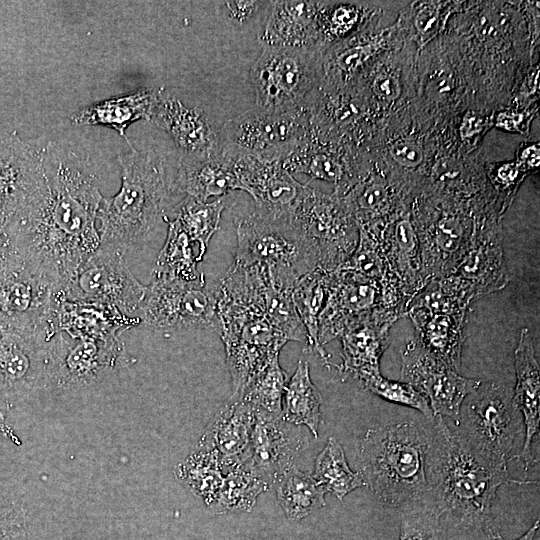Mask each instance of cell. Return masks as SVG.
Here are the masks:
<instances>
[{
	"label": "cell",
	"instance_id": "6da1fadb",
	"mask_svg": "<svg viewBox=\"0 0 540 540\" xmlns=\"http://www.w3.org/2000/svg\"><path fill=\"white\" fill-rule=\"evenodd\" d=\"M45 186L7 230L9 246L57 291L64 293L98 249V212L104 198L88 160L54 142L44 147Z\"/></svg>",
	"mask_w": 540,
	"mask_h": 540
},
{
	"label": "cell",
	"instance_id": "7a4b0ae2",
	"mask_svg": "<svg viewBox=\"0 0 540 540\" xmlns=\"http://www.w3.org/2000/svg\"><path fill=\"white\" fill-rule=\"evenodd\" d=\"M130 150L118 156L121 187L103 198L99 212L100 245L117 250L129 260L142 252L167 223L180 201L172 190V174L164 157L153 151Z\"/></svg>",
	"mask_w": 540,
	"mask_h": 540
},
{
	"label": "cell",
	"instance_id": "3957f363",
	"mask_svg": "<svg viewBox=\"0 0 540 540\" xmlns=\"http://www.w3.org/2000/svg\"><path fill=\"white\" fill-rule=\"evenodd\" d=\"M263 287L264 266L233 262L215 289L217 332L224 343L232 383L230 398L238 399L288 342L267 316Z\"/></svg>",
	"mask_w": 540,
	"mask_h": 540
},
{
	"label": "cell",
	"instance_id": "277c9868",
	"mask_svg": "<svg viewBox=\"0 0 540 540\" xmlns=\"http://www.w3.org/2000/svg\"><path fill=\"white\" fill-rule=\"evenodd\" d=\"M434 432L426 458L428 491L434 510L465 526L489 527L497 489L510 479L507 465L493 462L474 451L443 417L434 418Z\"/></svg>",
	"mask_w": 540,
	"mask_h": 540
},
{
	"label": "cell",
	"instance_id": "5b68a950",
	"mask_svg": "<svg viewBox=\"0 0 540 540\" xmlns=\"http://www.w3.org/2000/svg\"><path fill=\"white\" fill-rule=\"evenodd\" d=\"M430 434L406 421L369 429L360 443L359 473L382 504L399 507L427 494Z\"/></svg>",
	"mask_w": 540,
	"mask_h": 540
},
{
	"label": "cell",
	"instance_id": "8992f818",
	"mask_svg": "<svg viewBox=\"0 0 540 540\" xmlns=\"http://www.w3.org/2000/svg\"><path fill=\"white\" fill-rule=\"evenodd\" d=\"M312 270L332 272L352 255L359 240L358 226L336 195L324 194L305 184L288 225Z\"/></svg>",
	"mask_w": 540,
	"mask_h": 540
},
{
	"label": "cell",
	"instance_id": "52a82bcc",
	"mask_svg": "<svg viewBox=\"0 0 540 540\" xmlns=\"http://www.w3.org/2000/svg\"><path fill=\"white\" fill-rule=\"evenodd\" d=\"M313 60L311 49L263 47L250 70L255 107L276 114L307 112Z\"/></svg>",
	"mask_w": 540,
	"mask_h": 540
},
{
	"label": "cell",
	"instance_id": "ba28073f",
	"mask_svg": "<svg viewBox=\"0 0 540 540\" xmlns=\"http://www.w3.org/2000/svg\"><path fill=\"white\" fill-rule=\"evenodd\" d=\"M140 320L147 327L164 333L218 331L215 290L207 287L203 273L192 281L153 276L146 286Z\"/></svg>",
	"mask_w": 540,
	"mask_h": 540
},
{
	"label": "cell",
	"instance_id": "9c48e42d",
	"mask_svg": "<svg viewBox=\"0 0 540 540\" xmlns=\"http://www.w3.org/2000/svg\"><path fill=\"white\" fill-rule=\"evenodd\" d=\"M44 330L0 315V409L9 410L47 386L48 344Z\"/></svg>",
	"mask_w": 540,
	"mask_h": 540
},
{
	"label": "cell",
	"instance_id": "30bf717a",
	"mask_svg": "<svg viewBox=\"0 0 540 540\" xmlns=\"http://www.w3.org/2000/svg\"><path fill=\"white\" fill-rule=\"evenodd\" d=\"M467 397L462 431L458 432L481 456L507 465L522 422L513 393L505 386L481 382Z\"/></svg>",
	"mask_w": 540,
	"mask_h": 540
},
{
	"label": "cell",
	"instance_id": "8fae6325",
	"mask_svg": "<svg viewBox=\"0 0 540 540\" xmlns=\"http://www.w3.org/2000/svg\"><path fill=\"white\" fill-rule=\"evenodd\" d=\"M65 299L7 243L0 252V315L25 326L58 332L57 311Z\"/></svg>",
	"mask_w": 540,
	"mask_h": 540
},
{
	"label": "cell",
	"instance_id": "7c38bea8",
	"mask_svg": "<svg viewBox=\"0 0 540 540\" xmlns=\"http://www.w3.org/2000/svg\"><path fill=\"white\" fill-rule=\"evenodd\" d=\"M145 295L146 286L123 256L102 246L82 264L64 290L66 300L111 306L139 320Z\"/></svg>",
	"mask_w": 540,
	"mask_h": 540
},
{
	"label": "cell",
	"instance_id": "4fadbf2b",
	"mask_svg": "<svg viewBox=\"0 0 540 540\" xmlns=\"http://www.w3.org/2000/svg\"><path fill=\"white\" fill-rule=\"evenodd\" d=\"M307 133V112L276 114L256 107L227 120L220 129L222 151L279 161Z\"/></svg>",
	"mask_w": 540,
	"mask_h": 540
},
{
	"label": "cell",
	"instance_id": "5bb4252c",
	"mask_svg": "<svg viewBox=\"0 0 540 540\" xmlns=\"http://www.w3.org/2000/svg\"><path fill=\"white\" fill-rule=\"evenodd\" d=\"M47 386L80 389L105 379L125 357L119 337H71L56 332L48 344Z\"/></svg>",
	"mask_w": 540,
	"mask_h": 540
},
{
	"label": "cell",
	"instance_id": "9a60e30c",
	"mask_svg": "<svg viewBox=\"0 0 540 540\" xmlns=\"http://www.w3.org/2000/svg\"><path fill=\"white\" fill-rule=\"evenodd\" d=\"M401 361L400 381L427 398L433 419L450 417L458 424L462 403L482 381L459 375L416 338L405 345Z\"/></svg>",
	"mask_w": 540,
	"mask_h": 540
},
{
	"label": "cell",
	"instance_id": "2e32d148",
	"mask_svg": "<svg viewBox=\"0 0 540 540\" xmlns=\"http://www.w3.org/2000/svg\"><path fill=\"white\" fill-rule=\"evenodd\" d=\"M45 145L0 136V223L8 230L40 197L45 185Z\"/></svg>",
	"mask_w": 540,
	"mask_h": 540
},
{
	"label": "cell",
	"instance_id": "e0dca14e",
	"mask_svg": "<svg viewBox=\"0 0 540 540\" xmlns=\"http://www.w3.org/2000/svg\"><path fill=\"white\" fill-rule=\"evenodd\" d=\"M222 152L233 160L235 172L244 191L254 199V213L288 231L292 211L305 184L296 181L283 167L282 161Z\"/></svg>",
	"mask_w": 540,
	"mask_h": 540
},
{
	"label": "cell",
	"instance_id": "ac0fdd59",
	"mask_svg": "<svg viewBox=\"0 0 540 540\" xmlns=\"http://www.w3.org/2000/svg\"><path fill=\"white\" fill-rule=\"evenodd\" d=\"M378 311L399 319L386 309L382 289L375 281L343 268L328 272L327 296L318 322L320 345L323 347L353 324Z\"/></svg>",
	"mask_w": 540,
	"mask_h": 540
},
{
	"label": "cell",
	"instance_id": "d6986e66",
	"mask_svg": "<svg viewBox=\"0 0 540 540\" xmlns=\"http://www.w3.org/2000/svg\"><path fill=\"white\" fill-rule=\"evenodd\" d=\"M474 223L468 215L447 208L413 221L427 283L453 272L471 241Z\"/></svg>",
	"mask_w": 540,
	"mask_h": 540
},
{
	"label": "cell",
	"instance_id": "ffe728a7",
	"mask_svg": "<svg viewBox=\"0 0 540 540\" xmlns=\"http://www.w3.org/2000/svg\"><path fill=\"white\" fill-rule=\"evenodd\" d=\"M234 263L269 268H291L301 276L312 268L296 238L255 213L236 220Z\"/></svg>",
	"mask_w": 540,
	"mask_h": 540
},
{
	"label": "cell",
	"instance_id": "44dd1931",
	"mask_svg": "<svg viewBox=\"0 0 540 540\" xmlns=\"http://www.w3.org/2000/svg\"><path fill=\"white\" fill-rule=\"evenodd\" d=\"M449 275L465 283L475 300L507 286L510 279L496 222L483 220L474 223L471 241Z\"/></svg>",
	"mask_w": 540,
	"mask_h": 540
},
{
	"label": "cell",
	"instance_id": "7402d4cb",
	"mask_svg": "<svg viewBox=\"0 0 540 540\" xmlns=\"http://www.w3.org/2000/svg\"><path fill=\"white\" fill-rule=\"evenodd\" d=\"M256 410L247 462L272 487L304 447L302 434L281 415Z\"/></svg>",
	"mask_w": 540,
	"mask_h": 540
},
{
	"label": "cell",
	"instance_id": "603a6c76",
	"mask_svg": "<svg viewBox=\"0 0 540 540\" xmlns=\"http://www.w3.org/2000/svg\"><path fill=\"white\" fill-rule=\"evenodd\" d=\"M150 121L173 138L181 157H199L221 153L220 131L196 107L185 106L160 90Z\"/></svg>",
	"mask_w": 540,
	"mask_h": 540
},
{
	"label": "cell",
	"instance_id": "cb8c5ba5",
	"mask_svg": "<svg viewBox=\"0 0 540 540\" xmlns=\"http://www.w3.org/2000/svg\"><path fill=\"white\" fill-rule=\"evenodd\" d=\"M397 319L378 311L347 328L340 336L342 363L337 366L345 379L362 382L380 373V359L389 345V331Z\"/></svg>",
	"mask_w": 540,
	"mask_h": 540
},
{
	"label": "cell",
	"instance_id": "d4e9b609",
	"mask_svg": "<svg viewBox=\"0 0 540 540\" xmlns=\"http://www.w3.org/2000/svg\"><path fill=\"white\" fill-rule=\"evenodd\" d=\"M255 420L253 406L229 398L208 423L199 446L216 452L226 473L247 460Z\"/></svg>",
	"mask_w": 540,
	"mask_h": 540
},
{
	"label": "cell",
	"instance_id": "484cf974",
	"mask_svg": "<svg viewBox=\"0 0 540 540\" xmlns=\"http://www.w3.org/2000/svg\"><path fill=\"white\" fill-rule=\"evenodd\" d=\"M172 190L201 202L211 197L221 198L233 190H242L233 160L221 153L199 157H181L172 173Z\"/></svg>",
	"mask_w": 540,
	"mask_h": 540
},
{
	"label": "cell",
	"instance_id": "4316f807",
	"mask_svg": "<svg viewBox=\"0 0 540 540\" xmlns=\"http://www.w3.org/2000/svg\"><path fill=\"white\" fill-rule=\"evenodd\" d=\"M516 386L513 401L523 416L525 441L516 458L522 460L527 470L536 463L532 454V440L539 433L540 417V370L536 358L533 339L528 328L520 331L515 350Z\"/></svg>",
	"mask_w": 540,
	"mask_h": 540
},
{
	"label": "cell",
	"instance_id": "83f0119b",
	"mask_svg": "<svg viewBox=\"0 0 540 540\" xmlns=\"http://www.w3.org/2000/svg\"><path fill=\"white\" fill-rule=\"evenodd\" d=\"M377 237L410 303L411 299L427 284L422 270L420 245L413 220L407 214L398 215Z\"/></svg>",
	"mask_w": 540,
	"mask_h": 540
},
{
	"label": "cell",
	"instance_id": "f1b7e54d",
	"mask_svg": "<svg viewBox=\"0 0 540 540\" xmlns=\"http://www.w3.org/2000/svg\"><path fill=\"white\" fill-rule=\"evenodd\" d=\"M260 41L263 47L312 49L319 3L272 1Z\"/></svg>",
	"mask_w": 540,
	"mask_h": 540
},
{
	"label": "cell",
	"instance_id": "f546056e",
	"mask_svg": "<svg viewBox=\"0 0 540 540\" xmlns=\"http://www.w3.org/2000/svg\"><path fill=\"white\" fill-rule=\"evenodd\" d=\"M359 230V240L350 258L339 268L352 270L378 283L386 309L398 318L405 317L408 300L393 273L376 235Z\"/></svg>",
	"mask_w": 540,
	"mask_h": 540
},
{
	"label": "cell",
	"instance_id": "4dcf8cb0",
	"mask_svg": "<svg viewBox=\"0 0 540 540\" xmlns=\"http://www.w3.org/2000/svg\"><path fill=\"white\" fill-rule=\"evenodd\" d=\"M417 332L416 339L449 367L456 370L461 364L464 327L467 315L407 309Z\"/></svg>",
	"mask_w": 540,
	"mask_h": 540
},
{
	"label": "cell",
	"instance_id": "1f68e13d",
	"mask_svg": "<svg viewBox=\"0 0 540 540\" xmlns=\"http://www.w3.org/2000/svg\"><path fill=\"white\" fill-rule=\"evenodd\" d=\"M160 89L142 88L134 93L114 97L87 106L71 117L74 125H103L116 130L131 145L126 128L133 122L150 121Z\"/></svg>",
	"mask_w": 540,
	"mask_h": 540
},
{
	"label": "cell",
	"instance_id": "d6a6232c",
	"mask_svg": "<svg viewBox=\"0 0 540 540\" xmlns=\"http://www.w3.org/2000/svg\"><path fill=\"white\" fill-rule=\"evenodd\" d=\"M141 324L118 309L101 304L63 300L57 311V329L71 337H119L120 332Z\"/></svg>",
	"mask_w": 540,
	"mask_h": 540
},
{
	"label": "cell",
	"instance_id": "836d02e7",
	"mask_svg": "<svg viewBox=\"0 0 540 540\" xmlns=\"http://www.w3.org/2000/svg\"><path fill=\"white\" fill-rule=\"evenodd\" d=\"M328 272L320 269L312 270L302 275L297 281L292 299L296 312L305 327L308 337L309 351H315L329 366V356L319 343V315L324 307L327 296Z\"/></svg>",
	"mask_w": 540,
	"mask_h": 540
},
{
	"label": "cell",
	"instance_id": "e575fe53",
	"mask_svg": "<svg viewBox=\"0 0 540 540\" xmlns=\"http://www.w3.org/2000/svg\"><path fill=\"white\" fill-rule=\"evenodd\" d=\"M282 418L293 425H304L318 438L322 397L313 384L307 361L300 359L284 391Z\"/></svg>",
	"mask_w": 540,
	"mask_h": 540
},
{
	"label": "cell",
	"instance_id": "d590c367",
	"mask_svg": "<svg viewBox=\"0 0 540 540\" xmlns=\"http://www.w3.org/2000/svg\"><path fill=\"white\" fill-rule=\"evenodd\" d=\"M165 242L158 252L152 276L192 281L199 277L200 261L194 244L176 219L167 222Z\"/></svg>",
	"mask_w": 540,
	"mask_h": 540
},
{
	"label": "cell",
	"instance_id": "8d00e7d4",
	"mask_svg": "<svg viewBox=\"0 0 540 540\" xmlns=\"http://www.w3.org/2000/svg\"><path fill=\"white\" fill-rule=\"evenodd\" d=\"M270 488V484L244 461L225 473L220 491L209 508L214 513L250 511L258 496Z\"/></svg>",
	"mask_w": 540,
	"mask_h": 540
},
{
	"label": "cell",
	"instance_id": "74e56055",
	"mask_svg": "<svg viewBox=\"0 0 540 540\" xmlns=\"http://www.w3.org/2000/svg\"><path fill=\"white\" fill-rule=\"evenodd\" d=\"M277 497L286 516L299 521L325 505L326 490L314 477L292 466L276 481Z\"/></svg>",
	"mask_w": 540,
	"mask_h": 540
},
{
	"label": "cell",
	"instance_id": "f35d334b",
	"mask_svg": "<svg viewBox=\"0 0 540 540\" xmlns=\"http://www.w3.org/2000/svg\"><path fill=\"white\" fill-rule=\"evenodd\" d=\"M174 472L208 507L215 501L225 476L218 454L203 448L191 453Z\"/></svg>",
	"mask_w": 540,
	"mask_h": 540
},
{
	"label": "cell",
	"instance_id": "ab89813d",
	"mask_svg": "<svg viewBox=\"0 0 540 540\" xmlns=\"http://www.w3.org/2000/svg\"><path fill=\"white\" fill-rule=\"evenodd\" d=\"M225 208L226 203L222 198L201 202L186 196L173 212L171 219H176L191 241L197 245L201 261L207 252L210 239L219 228Z\"/></svg>",
	"mask_w": 540,
	"mask_h": 540
},
{
	"label": "cell",
	"instance_id": "60d3db41",
	"mask_svg": "<svg viewBox=\"0 0 540 540\" xmlns=\"http://www.w3.org/2000/svg\"><path fill=\"white\" fill-rule=\"evenodd\" d=\"M293 289V286L273 279L264 266L263 296L268 318L288 341L301 342L306 348L307 332L293 303Z\"/></svg>",
	"mask_w": 540,
	"mask_h": 540
},
{
	"label": "cell",
	"instance_id": "b9f144b4",
	"mask_svg": "<svg viewBox=\"0 0 540 540\" xmlns=\"http://www.w3.org/2000/svg\"><path fill=\"white\" fill-rule=\"evenodd\" d=\"M314 479L326 492L342 500L348 493L364 485L359 472H353L347 463L341 445L330 437L316 458Z\"/></svg>",
	"mask_w": 540,
	"mask_h": 540
},
{
	"label": "cell",
	"instance_id": "7bdbcfd3",
	"mask_svg": "<svg viewBox=\"0 0 540 540\" xmlns=\"http://www.w3.org/2000/svg\"><path fill=\"white\" fill-rule=\"evenodd\" d=\"M287 375L275 358L245 388L238 398L255 409L270 414H282V399L286 387Z\"/></svg>",
	"mask_w": 540,
	"mask_h": 540
},
{
	"label": "cell",
	"instance_id": "ee69618b",
	"mask_svg": "<svg viewBox=\"0 0 540 540\" xmlns=\"http://www.w3.org/2000/svg\"><path fill=\"white\" fill-rule=\"evenodd\" d=\"M361 384L365 389L387 401L417 409L426 418L433 419L427 398L408 383L389 380L379 373L366 378Z\"/></svg>",
	"mask_w": 540,
	"mask_h": 540
},
{
	"label": "cell",
	"instance_id": "f6af8a7d",
	"mask_svg": "<svg viewBox=\"0 0 540 540\" xmlns=\"http://www.w3.org/2000/svg\"><path fill=\"white\" fill-rule=\"evenodd\" d=\"M440 516L432 509H411L401 517L399 540H447Z\"/></svg>",
	"mask_w": 540,
	"mask_h": 540
},
{
	"label": "cell",
	"instance_id": "bcb514c9",
	"mask_svg": "<svg viewBox=\"0 0 540 540\" xmlns=\"http://www.w3.org/2000/svg\"><path fill=\"white\" fill-rule=\"evenodd\" d=\"M0 540H29L23 506L0 502Z\"/></svg>",
	"mask_w": 540,
	"mask_h": 540
},
{
	"label": "cell",
	"instance_id": "7dc6e473",
	"mask_svg": "<svg viewBox=\"0 0 540 540\" xmlns=\"http://www.w3.org/2000/svg\"><path fill=\"white\" fill-rule=\"evenodd\" d=\"M377 47L376 41L348 47L337 54L335 64L341 72L351 73L370 58Z\"/></svg>",
	"mask_w": 540,
	"mask_h": 540
},
{
	"label": "cell",
	"instance_id": "c3c4849f",
	"mask_svg": "<svg viewBox=\"0 0 540 540\" xmlns=\"http://www.w3.org/2000/svg\"><path fill=\"white\" fill-rule=\"evenodd\" d=\"M392 159L402 167L416 168L423 162V152L418 143L410 139L394 142L389 148Z\"/></svg>",
	"mask_w": 540,
	"mask_h": 540
},
{
	"label": "cell",
	"instance_id": "681fc988",
	"mask_svg": "<svg viewBox=\"0 0 540 540\" xmlns=\"http://www.w3.org/2000/svg\"><path fill=\"white\" fill-rule=\"evenodd\" d=\"M358 10L351 5H339L330 14L328 31L331 35L341 36L349 32L357 23Z\"/></svg>",
	"mask_w": 540,
	"mask_h": 540
},
{
	"label": "cell",
	"instance_id": "f907efd6",
	"mask_svg": "<svg viewBox=\"0 0 540 540\" xmlns=\"http://www.w3.org/2000/svg\"><path fill=\"white\" fill-rule=\"evenodd\" d=\"M372 89L379 99L385 101L395 100L401 92L398 78L391 73L377 75L373 80Z\"/></svg>",
	"mask_w": 540,
	"mask_h": 540
},
{
	"label": "cell",
	"instance_id": "816d5d0a",
	"mask_svg": "<svg viewBox=\"0 0 540 540\" xmlns=\"http://www.w3.org/2000/svg\"><path fill=\"white\" fill-rule=\"evenodd\" d=\"M261 2L258 1H226L225 6L228 9L232 19L238 22L248 21L257 11Z\"/></svg>",
	"mask_w": 540,
	"mask_h": 540
},
{
	"label": "cell",
	"instance_id": "f5cc1de1",
	"mask_svg": "<svg viewBox=\"0 0 540 540\" xmlns=\"http://www.w3.org/2000/svg\"><path fill=\"white\" fill-rule=\"evenodd\" d=\"M438 16L433 8L425 7L421 9L415 17V25L422 35L431 33L437 24Z\"/></svg>",
	"mask_w": 540,
	"mask_h": 540
},
{
	"label": "cell",
	"instance_id": "db71d44e",
	"mask_svg": "<svg viewBox=\"0 0 540 540\" xmlns=\"http://www.w3.org/2000/svg\"><path fill=\"white\" fill-rule=\"evenodd\" d=\"M519 176V168L514 164H504L500 166L495 175V180L499 183L504 189L512 187L514 182Z\"/></svg>",
	"mask_w": 540,
	"mask_h": 540
},
{
	"label": "cell",
	"instance_id": "11a10c76",
	"mask_svg": "<svg viewBox=\"0 0 540 540\" xmlns=\"http://www.w3.org/2000/svg\"><path fill=\"white\" fill-rule=\"evenodd\" d=\"M523 115L514 112H503L498 115L497 125L508 131H518Z\"/></svg>",
	"mask_w": 540,
	"mask_h": 540
},
{
	"label": "cell",
	"instance_id": "9f6ffc18",
	"mask_svg": "<svg viewBox=\"0 0 540 540\" xmlns=\"http://www.w3.org/2000/svg\"><path fill=\"white\" fill-rule=\"evenodd\" d=\"M481 128L482 120L477 115L470 114L464 117L460 131L462 137L467 138L480 132Z\"/></svg>",
	"mask_w": 540,
	"mask_h": 540
},
{
	"label": "cell",
	"instance_id": "6f0895ef",
	"mask_svg": "<svg viewBox=\"0 0 540 540\" xmlns=\"http://www.w3.org/2000/svg\"><path fill=\"white\" fill-rule=\"evenodd\" d=\"M0 433L13 444L19 446L21 445V440L14 432V430L7 424L4 413L0 409Z\"/></svg>",
	"mask_w": 540,
	"mask_h": 540
},
{
	"label": "cell",
	"instance_id": "680465c9",
	"mask_svg": "<svg viewBox=\"0 0 540 540\" xmlns=\"http://www.w3.org/2000/svg\"><path fill=\"white\" fill-rule=\"evenodd\" d=\"M539 148L536 146L527 147L521 154V160L529 167H536L540 160Z\"/></svg>",
	"mask_w": 540,
	"mask_h": 540
},
{
	"label": "cell",
	"instance_id": "91938a15",
	"mask_svg": "<svg viewBox=\"0 0 540 540\" xmlns=\"http://www.w3.org/2000/svg\"><path fill=\"white\" fill-rule=\"evenodd\" d=\"M539 528V520H536V522L531 526V528L521 537L515 539V540H534V537L536 535V532ZM489 540H506L504 539L498 531L491 530L490 531V538Z\"/></svg>",
	"mask_w": 540,
	"mask_h": 540
},
{
	"label": "cell",
	"instance_id": "94428289",
	"mask_svg": "<svg viewBox=\"0 0 540 540\" xmlns=\"http://www.w3.org/2000/svg\"><path fill=\"white\" fill-rule=\"evenodd\" d=\"M7 243H8L7 230L0 223V252L6 247Z\"/></svg>",
	"mask_w": 540,
	"mask_h": 540
}]
</instances>
